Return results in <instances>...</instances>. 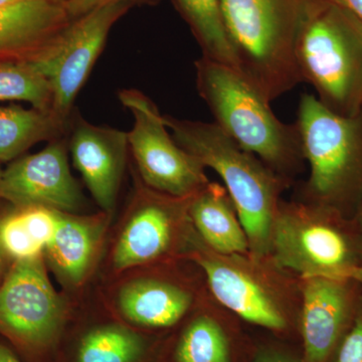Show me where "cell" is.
I'll return each instance as SVG.
<instances>
[{"mask_svg":"<svg viewBox=\"0 0 362 362\" xmlns=\"http://www.w3.org/2000/svg\"><path fill=\"white\" fill-rule=\"evenodd\" d=\"M185 258L201 270L211 296L243 322L279 339L299 343L301 290L297 276L270 256L214 252L197 232Z\"/></svg>","mask_w":362,"mask_h":362,"instance_id":"cell-1","label":"cell"},{"mask_svg":"<svg viewBox=\"0 0 362 362\" xmlns=\"http://www.w3.org/2000/svg\"><path fill=\"white\" fill-rule=\"evenodd\" d=\"M177 144L220 176L246 230L250 252L269 256L272 228L293 180L240 147L216 123L163 115Z\"/></svg>","mask_w":362,"mask_h":362,"instance_id":"cell-2","label":"cell"},{"mask_svg":"<svg viewBox=\"0 0 362 362\" xmlns=\"http://www.w3.org/2000/svg\"><path fill=\"white\" fill-rule=\"evenodd\" d=\"M197 88L214 122L240 147L278 175L293 178L305 160L296 124L282 122L269 102L239 71L202 57Z\"/></svg>","mask_w":362,"mask_h":362,"instance_id":"cell-3","label":"cell"},{"mask_svg":"<svg viewBox=\"0 0 362 362\" xmlns=\"http://www.w3.org/2000/svg\"><path fill=\"white\" fill-rule=\"evenodd\" d=\"M317 0H221L239 71L269 102L302 83L298 35Z\"/></svg>","mask_w":362,"mask_h":362,"instance_id":"cell-4","label":"cell"},{"mask_svg":"<svg viewBox=\"0 0 362 362\" xmlns=\"http://www.w3.org/2000/svg\"><path fill=\"white\" fill-rule=\"evenodd\" d=\"M295 124L309 165L295 199L354 218L362 202V110L338 115L314 95L303 94Z\"/></svg>","mask_w":362,"mask_h":362,"instance_id":"cell-5","label":"cell"},{"mask_svg":"<svg viewBox=\"0 0 362 362\" xmlns=\"http://www.w3.org/2000/svg\"><path fill=\"white\" fill-rule=\"evenodd\" d=\"M298 71L338 115L362 110V23L329 0H317L298 35Z\"/></svg>","mask_w":362,"mask_h":362,"instance_id":"cell-6","label":"cell"},{"mask_svg":"<svg viewBox=\"0 0 362 362\" xmlns=\"http://www.w3.org/2000/svg\"><path fill=\"white\" fill-rule=\"evenodd\" d=\"M269 256L298 278L350 277L362 267L354 220L295 199H282L279 206Z\"/></svg>","mask_w":362,"mask_h":362,"instance_id":"cell-7","label":"cell"},{"mask_svg":"<svg viewBox=\"0 0 362 362\" xmlns=\"http://www.w3.org/2000/svg\"><path fill=\"white\" fill-rule=\"evenodd\" d=\"M121 104L133 117L128 146L146 187L176 197H192L209 185L206 168L168 132L156 103L137 89L119 92Z\"/></svg>","mask_w":362,"mask_h":362,"instance_id":"cell-8","label":"cell"},{"mask_svg":"<svg viewBox=\"0 0 362 362\" xmlns=\"http://www.w3.org/2000/svg\"><path fill=\"white\" fill-rule=\"evenodd\" d=\"M128 7V1L109 2L71 20L47 51L33 61L51 83L52 111L61 118L71 120L76 98L103 51L112 26Z\"/></svg>","mask_w":362,"mask_h":362,"instance_id":"cell-9","label":"cell"},{"mask_svg":"<svg viewBox=\"0 0 362 362\" xmlns=\"http://www.w3.org/2000/svg\"><path fill=\"white\" fill-rule=\"evenodd\" d=\"M64 321V305L42 255L16 259L0 286V332L30 349L49 346Z\"/></svg>","mask_w":362,"mask_h":362,"instance_id":"cell-10","label":"cell"},{"mask_svg":"<svg viewBox=\"0 0 362 362\" xmlns=\"http://www.w3.org/2000/svg\"><path fill=\"white\" fill-rule=\"evenodd\" d=\"M192 197H176L145 185L139 204L124 228L114 252L118 270L187 254L195 230L189 218Z\"/></svg>","mask_w":362,"mask_h":362,"instance_id":"cell-11","label":"cell"},{"mask_svg":"<svg viewBox=\"0 0 362 362\" xmlns=\"http://www.w3.org/2000/svg\"><path fill=\"white\" fill-rule=\"evenodd\" d=\"M299 343L306 362H335L356 321L362 287L351 277L300 278Z\"/></svg>","mask_w":362,"mask_h":362,"instance_id":"cell-12","label":"cell"},{"mask_svg":"<svg viewBox=\"0 0 362 362\" xmlns=\"http://www.w3.org/2000/svg\"><path fill=\"white\" fill-rule=\"evenodd\" d=\"M0 199L16 207L42 206L77 214L85 204L71 175L64 137L52 140L40 152L14 160L0 178Z\"/></svg>","mask_w":362,"mask_h":362,"instance_id":"cell-13","label":"cell"},{"mask_svg":"<svg viewBox=\"0 0 362 362\" xmlns=\"http://www.w3.org/2000/svg\"><path fill=\"white\" fill-rule=\"evenodd\" d=\"M204 307L192 311L173 345V362H250L256 338L209 291Z\"/></svg>","mask_w":362,"mask_h":362,"instance_id":"cell-14","label":"cell"},{"mask_svg":"<svg viewBox=\"0 0 362 362\" xmlns=\"http://www.w3.org/2000/svg\"><path fill=\"white\" fill-rule=\"evenodd\" d=\"M69 131L74 165L97 204L110 213L115 206L129 149L127 133L94 125L78 114H73Z\"/></svg>","mask_w":362,"mask_h":362,"instance_id":"cell-15","label":"cell"},{"mask_svg":"<svg viewBox=\"0 0 362 362\" xmlns=\"http://www.w3.org/2000/svg\"><path fill=\"white\" fill-rule=\"evenodd\" d=\"M71 21L62 0H25L0 7V61H35Z\"/></svg>","mask_w":362,"mask_h":362,"instance_id":"cell-16","label":"cell"},{"mask_svg":"<svg viewBox=\"0 0 362 362\" xmlns=\"http://www.w3.org/2000/svg\"><path fill=\"white\" fill-rule=\"evenodd\" d=\"M199 303L192 288L166 278L133 281L124 286L118 296L119 309L127 320L156 329L175 327Z\"/></svg>","mask_w":362,"mask_h":362,"instance_id":"cell-17","label":"cell"},{"mask_svg":"<svg viewBox=\"0 0 362 362\" xmlns=\"http://www.w3.org/2000/svg\"><path fill=\"white\" fill-rule=\"evenodd\" d=\"M188 211L195 232L209 249L223 255L250 252L246 230L230 194L220 183L209 181L192 197Z\"/></svg>","mask_w":362,"mask_h":362,"instance_id":"cell-18","label":"cell"},{"mask_svg":"<svg viewBox=\"0 0 362 362\" xmlns=\"http://www.w3.org/2000/svg\"><path fill=\"white\" fill-rule=\"evenodd\" d=\"M101 228V223L94 218L61 213L58 230L45 251L64 281L71 285L82 282L96 251Z\"/></svg>","mask_w":362,"mask_h":362,"instance_id":"cell-19","label":"cell"},{"mask_svg":"<svg viewBox=\"0 0 362 362\" xmlns=\"http://www.w3.org/2000/svg\"><path fill=\"white\" fill-rule=\"evenodd\" d=\"M71 120L52 110L28 109L20 105L0 106V162L18 158L37 143L65 137Z\"/></svg>","mask_w":362,"mask_h":362,"instance_id":"cell-20","label":"cell"},{"mask_svg":"<svg viewBox=\"0 0 362 362\" xmlns=\"http://www.w3.org/2000/svg\"><path fill=\"white\" fill-rule=\"evenodd\" d=\"M192 28L204 58L238 69L223 18L221 0H175Z\"/></svg>","mask_w":362,"mask_h":362,"instance_id":"cell-21","label":"cell"},{"mask_svg":"<svg viewBox=\"0 0 362 362\" xmlns=\"http://www.w3.org/2000/svg\"><path fill=\"white\" fill-rule=\"evenodd\" d=\"M147 345L134 331L118 325L95 328L83 337L78 362H138Z\"/></svg>","mask_w":362,"mask_h":362,"instance_id":"cell-22","label":"cell"},{"mask_svg":"<svg viewBox=\"0 0 362 362\" xmlns=\"http://www.w3.org/2000/svg\"><path fill=\"white\" fill-rule=\"evenodd\" d=\"M6 101L28 102L39 110H52L51 83L32 61H0V102Z\"/></svg>","mask_w":362,"mask_h":362,"instance_id":"cell-23","label":"cell"},{"mask_svg":"<svg viewBox=\"0 0 362 362\" xmlns=\"http://www.w3.org/2000/svg\"><path fill=\"white\" fill-rule=\"evenodd\" d=\"M0 244L7 256L16 261L40 256L44 251L28 233L18 211L0 220Z\"/></svg>","mask_w":362,"mask_h":362,"instance_id":"cell-24","label":"cell"},{"mask_svg":"<svg viewBox=\"0 0 362 362\" xmlns=\"http://www.w3.org/2000/svg\"><path fill=\"white\" fill-rule=\"evenodd\" d=\"M250 362H306L299 343L279 339L266 333L256 338Z\"/></svg>","mask_w":362,"mask_h":362,"instance_id":"cell-25","label":"cell"},{"mask_svg":"<svg viewBox=\"0 0 362 362\" xmlns=\"http://www.w3.org/2000/svg\"><path fill=\"white\" fill-rule=\"evenodd\" d=\"M335 362H362V300L354 326L345 337Z\"/></svg>","mask_w":362,"mask_h":362,"instance_id":"cell-26","label":"cell"},{"mask_svg":"<svg viewBox=\"0 0 362 362\" xmlns=\"http://www.w3.org/2000/svg\"><path fill=\"white\" fill-rule=\"evenodd\" d=\"M114 1L129 2V0H65L64 6H65L69 18L71 20H75L98 6Z\"/></svg>","mask_w":362,"mask_h":362,"instance_id":"cell-27","label":"cell"},{"mask_svg":"<svg viewBox=\"0 0 362 362\" xmlns=\"http://www.w3.org/2000/svg\"><path fill=\"white\" fill-rule=\"evenodd\" d=\"M329 1L342 7L362 23V0H329Z\"/></svg>","mask_w":362,"mask_h":362,"instance_id":"cell-28","label":"cell"},{"mask_svg":"<svg viewBox=\"0 0 362 362\" xmlns=\"http://www.w3.org/2000/svg\"><path fill=\"white\" fill-rule=\"evenodd\" d=\"M0 362H21L11 349L0 344Z\"/></svg>","mask_w":362,"mask_h":362,"instance_id":"cell-29","label":"cell"},{"mask_svg":"<svg viewBox=\"0 0 362 362\" xmlns=\"http://www.w3.org/2000/svg\"><path fill=\"white\" fill-rule=\"evenodd\" d=\"M354 225H356L357 235H358L359 242H361V251H362V202L357 209L356 214L354 218Z\"/></svg>","mask_w":362,"mask_h":362,"instance_id":"cell-30","label":"cell"},{"mask_svg":"<svg viewBox=\"0 0 362 362\" xmlns=\"http://www.w3.org/2000/svg\"><path fill=\"white\" fill-rule=\"evenodd\" d=\"M350 277L354 278V280L357 281L362 287V267L352 272V273L350 274Z\"/></svg>","mask_w":362,"mask_h":362,"instance_id":"cell-31","label":"cell"},{"mask_svg":"<svg viewBox=\"0 0 362 362\" xmlns=\"http://www.w3.org/2000/svg\"><path fill=\"white\" fill-rule=\"evenodd\" d=\"M25 1V0H0V7L11 6V4H18V2ZM64 1V0H62Z\"/></svg>","mask_w":362,"mask_h":362,"instance_id":"cell-32","label":"cell"},{"mask_svg":"<svg viewBox=\"0 0 362 362\" xmlns=\"http://www.w3.org/2000/svg\"><path fill=\"white\" fill-rule=\"evenodd\" d=\"M6 252L2 249L1 244H0V272L2 270V267H4V258H6Z\"/></svg>","mask_w":362,"mask_h":362,"instance_id":"cell-33","label":"cell"},{"mask_svg":"<svg viewBox=\"0 0 362 362\" xmlns=\"http://www.w3.org/2000/svg\"><path fill=\"white\" fill-rule=\"evenodd\" d=\"M2 173H4V170L0 168V178H1Z\"/></svg>","mask_w":362,"mask_h":362,"instance_id":"cell-34","label":"cell"}]
</instances>
